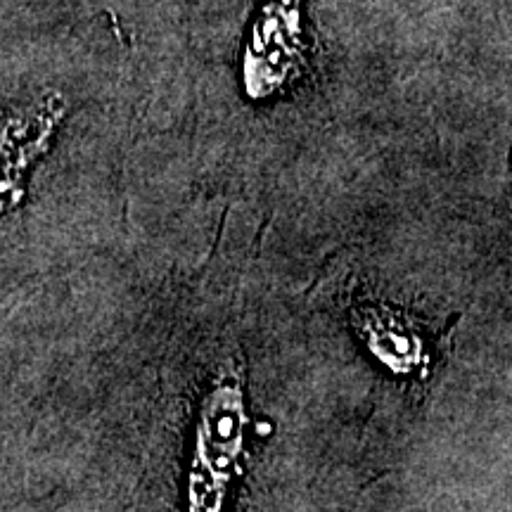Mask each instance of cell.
I'll list each match as a JSON object with an SVG mask.
<instances>
[{
	"mask_svg": "<svg viewBox=\"0 0 512 512\" xmlns=\"http://www.w3.org/2000/svg\"><path fill=\"white\" fill-rule=\"evenodd\" d=\"M247 434L245 380L223 368L200 401L188 472V512H223Z\"/></svg>",
	"mask_w": 512,
	"mask_h": 512,
	"instance_id": "obj_1",
	"label": "cell"
},
{
	"mask_svg": "<svg viewBox=\"0 0 512 512\" xmlns=\"http://www.w3.org/2000/svg\"><path fill=\"white\" fill-rule=\"evenodd\" d=\"M354 323L370 354L394 373H413L427 361L425 339L406 313L368 304L356 313Z\"/></svg>",
	"mask_w": 512,
	"mask_h": 512,
	"instance_id": "obj_2",
	"label": "cell"
}]
</instances>
